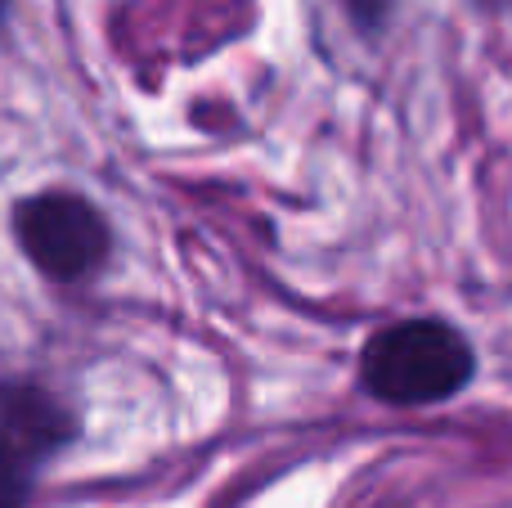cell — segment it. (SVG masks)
I'll use <instances>...</instances> for the list:
<instances>
[{
    "instance_id": "obj_5",
    "label": "cell",
    "mask_w": 512,
    "mask_h": 508,
    "mask_svg": "<svg viewBox=\"0 0 512 508\" xmlns=\"http://www.w3.org/2000/svg\"><path fill=\"white\" fill-rule=\"evenodd\" d=\"M0 14H5V0H0Z\"/></svg>"
},
{
    "instance_id": "obj_3",
    "label": "cell",
    "mask_w": 512,
    "mask_h": 508,
    "mask_svg": "<svg viewBox=\"0 0 512 508\" xmlns=\"http://www.w3.org/2000/svg\"><path fill=\"white\" fill-rule=\"evenodd\" d=\"M68 437V414L41 392H0V508H23L36 464Z\"/></svg>"
},
{
    "instance_id": "obj_1",
    "label": "cell",
    "mask_w": 512,
    "mask_h": 508,
    "mask_svg": "<svg viewBox=\"0 0 512 508\" xmlns=\"http://www.w3.org/2000/svg\"><path fill=\"white\" fill-rule=\"evenodd\" d=\"M477 356L468 338L441 320L391 324L364 347L360 378L378 401L391 405H432L450 401L472 383Z\"/></svg>"
},
{
    "instance_id": "obj_2",
    "label": "cell",
    "mask_w": 512,
    "mask_h": 508,
    "mask_svg": "<svg viewBox=\"0 0 512 508\" xmlns=\"http://www.w3.org/2000/svg\"><path fill=\"white\" fill-rule=\"evenodd\" d=\"M14 234L32 266L41 275L72 284L99 270L108 257V225L86 198L77 194H36L18 203L14 212Z\"/></svg>"
},
{
    "instance_id": "obj_4",
    "label": "cell",
    "mask_w": 512,
    "mask_h": 508,
    "mask_svg": "<svg viewBox=\"0 0 512 508\" xmlns=\"http://www.w3.org/2000/svg\"><path fill=\"white\" fill-rule=\"evenodd\" d=\"M346 9L355 14V23H360V27H378L382 18H387L391 0H346Z\"/></svg>"
}]
</instances>
